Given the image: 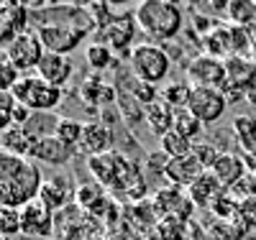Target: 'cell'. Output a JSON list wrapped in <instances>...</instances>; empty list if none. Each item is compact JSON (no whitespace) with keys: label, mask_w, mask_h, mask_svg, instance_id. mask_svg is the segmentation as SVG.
<instances>
[{"label":"cell","mask_w":256,"mask_h":240,"mask_svg":"<svg viewBox=\"0 0 256 240\" xmlns=\"http://www.w3.org/2000/svg\"><path fill=\"white\" fill-rule=\"evenodd\" d=\"M41 169L36 161L8 154L0 148V207H16L38 200L41 189Z\"/></svg>","instance_id":"1"},{"label":"cell","mask_w":256,"mask_h":240,"mask_svg":"<svg viewBox=\"0 0 256 240\" xmlns=\"http://www.w3.org/2000/svg\"><path fill=\"white\" fill-rule=\"evenodd\" d=\"M136 26L152 41H172L184 23L180 5L164 0H141L136 8Z\"/></svg>","instance_id":"2"},{"label":"cell","mask_w":256,"mask_h":240,"mask_svg":"<svg viewBox=\"0 0 256 240\" xmlns=\"http://www.w3.org/2000/svg\"><path fill=\"white\" fill-rule=\"evenodd\" d=\"M128 67H131V72L138 82L159 84L169 77L172 59H169L166 49L156 46V43H138L128 54Z\"/></svg>","instance_id":"3"},{"label":"cell","mask_w":256,"mask_h":240,"mask_svg":"<svg viewBox=\"0 0 256 240\" xmlns=\"http://www.w3.org/2000/svg\"><path fill=\"white\" fill-rule=\"evenodd\" d=\"M16 102L26 105L31 113H49L62 102V90L49 82H44L38 74H20V79L13 87Z\"/></svg>","instance_id":"4"},{"label":"cell","mask_w":256,"mask_h":240,"mask_svg":"<svg viewBox=\"0 0 256 240\" xmlns=\"http://www.w3.org/2000/svg\"><path fill=\"white\" fill-rule=\"evenodd\" d=\"M34 31L38 33V38H41L46 51L64 54V56H70L84 41V36H88L82 28H77L72 23H59V20H36Z\"/></svg>","instance_id":"5"},{"label":"cell","mask_w":256,"mask_h":240,"mask_svg":"<svg viewBox=\"0 0 256 240\" xmlns=\"http://www.w3.org/2000/svg\"><path fill=\"white\" fill-rule=\"evenodd\" d=\"M6 59L13 64V67L20 72V74H28V69H36L41 59H44L46 49H44V43H41L38 33L26 28L24 33H18L8 46L3 49Z\"/></svg>","instance_id":"6"},{"label":"cell","mask_w":256,"mask_h":240,"mask_svg":"<svg viewBox=\"0 0 256 240\" xmlns=\"http://www.w3.org/2000/svg\"><path fill=\"white\" fill-rule=\"evenodd\" d=\"M152 205L159 215V220H164V217H174V220L190 225L192 220V212H195V205H192V200L187 197V189H180V187H159L154 192L152 197Z\"/></svg>","instance_id":"7"},{"label":"cell","mask_w":256,"mask_h":240,"mask_svg":"<svg viewBox=\"0 0 256 240\" xmlns=\"http://www.w3.org/2000/svg\"><path fill=\"white\" fill-rule=\"evenodd\" d=\"M136 28H138V26H136V15H131V13L110 15L102 26H98L95 41H98V43H105L108 49H113V54H116V51H128Z\"/></svg>","instance_id":"8"},{"label":"cell","mask_w":256,"mask_h":240,"mask_svg":"<svg viewBox=\"0 0 256 240\" xmlns=\"http://www.w3.org/2000/svg\"><path fill=\"white\" fill-rule=\"evenodd\" d=\"M228 107V100L216 87H192V95L187 102V110L195 115L202 125L218 123Z\"/></svg>","instance_id":"9"},{"label":"cell","mask_w":256,"mask_h":240,"mask_svg":"<svg viewBox=\"0 0 256 240\" xmlns=\"http://www.w3.org/2000/svg\"><path fill=\"white\" fill-rule=\"evenodd\" d=\"M187 82L192 87H220L226 84V61L216 59V56H208V54H198L187 61Z\"/></svg>","instance_id":"10"},{"label":"cell","mask_w":256,"mask_h":240,"mask_svg":"<svg viewBox=\"0 0 256 240\" xmlns=\"http://www.w3.org/2000/svg\"><path fill=\"white\" fill-rule=\"evenodd\" d=\"M54 228H56V215L41 200H34L20 207V235L44 240L54 233Z\"/></svg>","instance_id":"11"},{"label":"cell","mask_w":256,"mask_h":240,"mask_svg":"<svg viewBox=\"0 0 256 240\" xmlns=\"http://www.w3.org/2000/svg\"><path fill=\"white\" fill-rule=\"evenodd\" d=\"M31 20V13L18 3V0H0V49L26 31V23Z\"/></svg>","instance_id":"12"},{"label":"cell","mask_w":256,"mask_h":240,"mask_svg":"<svg viewBox=\"0 0 256 240\" xmlns=\"http://www.w3.org/2000/svg\"><path fill=\"white\" fill-rule=\"evenodd\" d=\"M72 159H74V148L67 146L64 141H59L54 133L38 138L34 154H31V161L46 164V166H67Z\"/></svg>","instance_id":"13"},{"label":"cell","mask_w":256,"mask_h":240,"mask_svg":"<svg viewBox=\"0 0 256 240\" xmlns=\"http://www.w3.org/2000/svg\"><path fill=\"white\" fill-rule=\"evenodd\" d=\"M74 189L70 184V179L64 177H49L41 182V189H38V200L44 202L52 212H62L64 207H70V202H74Z\"/></svg>","instance_id":"14"},{"label":"cell","mask_w":256,"mask_h":240,"mask_svg":"<svg viewBox=\"0 0 256 240\" xmlns=\"http://www.w3.org/2000/svg\"><path fill=\"white\" fill-rule=\"evenodd\" d=\"M202 171H205L202 164L192 154L180 156V159H169V164H166V184L187 189V187H192L202 177Z\"/></svg>","instance_id":"15"},{"label":"cell","mask_w":256,"mask_h":240,"mask_svg":"<svg viewBox=\"0 0 256 240\" xmlns=\"http://www.w3.org/2000/svg\"><path fill=\"white\" fill-rule=\"evenodd\" d=\"M113 143H116V136L113 130L100 123V120H92V123H84V130H82V141H80V148L90 156H100V154H108L113 151Z\"/></svg>","instance_id":"16"},{"label":"cell","mask_w":256,"mask_h":240,"mask_svg":"<svg viewBox=\"0 0 256 240\" xmlns=\"http://www.w3.org/2000/svg\"><path fill=\"white\" fill-rule=\"evenodd\" d=\"M72 72H74L72 59H70V56H64V54H54V51H46L44 59H41V64L36 67V74L44 79V82L59 87V90L70 82Z\"/></svg>","instance_id":"17"},{"label":"cell","mask_w":256,"mask_h":240,"mask_svg":"<svg viewBox=\"0 0 256 240\" xmlns=\"http://www.w3.org/2000/svg\"><path fill=\"white\" fill-rule=\"evenodd\" d=\"M208 171L216 174V179H218L226 189L236 187V184L246 177V174H248L246 159L238 156V154H230V151H223V154L218 156V161L212 164V169H208Z\"/></svg>","instance_id":"18"},{"label":"cell","mask_w":256,"mask_h":240,"mask_svg":"<svg viewBox=\"0 0 256 240\" xmlns=\"http://www.w3.org/2000/svg\"><path fill=\"white\" fill-rule=\"evenodd\" d=\"M223 192H226V187L216 179V174H212V171H202V177L192 187H187V197L192 200V205H195V207L210 210V205L216 202Z\"/></svg>","instance_id":"19"},{"label":"cell","mask_w":256,"mask_h":240,"mask_svg":"<svg viewBox=\"0 0 256 240\" xmlns=\"http://www.w3.org/2000/svg\"><path fill=\"white\" fill-rule=\"evenodd\" d=\"M144 120H146V128H148V133L162 138L166 136L169 130L174 128V107L172 105H166L162 97L152 105H146L144 107Z\"/></svg>","instance_id":"20"},{"label":"cell","mask_w":256,"mask_h":240,"mask_svg":"<svg viewBox=\"0 0 256 240\" xmlns=\"http://www.w3.org/2000/svg\"><path fill=\"white\" fill-rule=\"evenodd\" d=\"M256 79V64L251 56H228L226 59V84L236 87V90H248Z\"/></svg>","instance_id":"21"},{"label":"cell","mask_w":256,"mask_h":240,"mask_svg":"<svg viewBox=\"0 0 256 240\" xmlns=\"http://www.w3.org/2000/svg\"><path fill=\"white\" fill-rule=\"evenodd\" d=\"M36 143H38V136L34 133V130H28V128H10V130L3 133V146L0 148L8 151V154L31 159Z\"/></svg>","instance_id":"22"},{"label":"cell","mask_w":256,"mask_h":240,"mask_svg":"<svg viewBox=\"0 0 256 240\" xmlns=\"http://www.w3.org/2000/svg\"><path fill=\"white\" fill-rule=\"evenodd\" d=\"M80 97L84 102H92V105H108V102L116 100V90H113V84L102 82L100 77H90V79L82 82Z\"/></svg>","instance_id":"23"},{"label":"cell","mask_w":256,"mask_h":240,"mask_svg":"<svg viewBox=\"0 0 256 240\" xmlns=\"http://www.w3.org/2000/svg\"><path fill=\"white\" fill-rule=\"evenodd\" d=\"M226 13H228L233 26L248 28L254 33V26H256V0H230Z\"/></svg>","instance_id":"24"},{"label":"cell","mask_w":256,"mask_h":240,"mask_svg":"<svg viewBox=\"0 0 256 240\" xmlns=\"http://www.w3.org/2000/svg\"><path fill=\"white\" fill-rule=\"evenodd\" d=\"M187 228L190 225L174 220V217H164L148 230V240H190Z\"/></svg>","instance_id":"25"},{"label":"cell","mask_w":256,"mask_h":240,"mask_svg":"<svg viewBox=\"0 0 256 240\" xmlns=\"http://www.w3.org/2000/svg\"><path fill=\"white\" fill-rule=\"evenodd\" d=\"M192 146H195V143H192L187 136L177 133V130H169L166 136L159 138V151L164 156H169V159H180V156L192 154Z\"/></svg>","instance_id":"26"},{"label":"cell","mask_w":256,"mask_h":240,"mask_svg":"<svg viewBox=\"0 0 256 240\" xmlns=\"http://www.w3.org/2000/svg\"><path fill=\"white\" fill-rule=\"evenodd\" d=\"M82 130H84V123H80V120H74V118H56L52 133H54L59 141H64L67 146L77 148L80 141H82Z\"/></svg>","instance_id":"27"},{"label":"cell","mask_w":256,"mask_h":240,"mask_svg":"<svg viewBox=\"0 0 256 240\" xmlns=\"http://www.w3.org/2000/svg\"><path fill=\"white\" fill-rule=\"evenodd\" d=\"M202 128H205V125H202L195 115H192L187 107H177V110H174V128H172V130L187 136L190 141H195V138L202 136Z\"/></svg>","instance_id":"28"},{"label":"cell","mask_w":256,"mask_h":240,"mask_svg":"<svg viewBox=\"0 0 256 240\" xmlns=\"http://www.w3.org/2000/svg\"><path fill=\"white\" fill-rule=\"evenodd\" d=\"M84 61L90 64V69L102 72V69H108L110 64H113V49H108L105 43L92 41V43L84 46Z\"/></svg>","instance_id":"29"},{"label":"cell","mask_w":256,"mask_h":240,"mask_svg":"<svg viewBox=\"0 0 256 240\" xmlns=\"http://www.w3.org/2000/svg\"><path fill=\"white\" fill-rule=\"evenodd\" d=\"M105 197V187H100L98 182H88V184H80L74 189V205L80 210L88 212L90 207H95L100 200Z\"/></svg>","instance_id":"30"},{"label":"cell","mask_w":256,"mask_h":240,"mask_svg":"<svg viewBox=\"0 0 256 240\" xmlns=\"http://www.w3.org/2000/svg\"><path fill=\"white\" fill-rule=\"evenodd\" d=\"M190 95H192V84L190 82H169V84H164V90H162V100L166 105H172L174 110L177 107H187Z\"/></svg>","instance_id":"31"},{"label":"cell","mask_w":256,"mask_h":240,"mask_svg":"<svg viewBox=\"0 0 256 240\" xmlns=\"http://www.w3.org/2000/svg\"><path fill=\"white\" fill-rule=\"evenodd\" d=\"M210 212L216 215L220 223H230L233 217L238 215V200H236V197H233V194L226 189V192L220 194V197L210 205Z\"/></svg>","instance_id":"32"},{"label":"cell","mask_w":256,"mask_h":240,"mask_svg":"<svg viewBox=\"0 0 256 240\" xmlns=\"http://www.w3.org/2000/svg\"><path fill=\"white\" fill-rule=\"evenodd\" d=\"M220 154H223V151H218V146H216V143H210V141H198L195 146H192V156H195V159L202 164L205 171L212 169V164L218 161Z\"/></svg>","instance_id":"33"},{"label":"cell","mask_w":256,"mask_h":240,"mask_svg":"<svg viewBox=\"0 0 256 240\" xmlns=\"http://www.w3.org/2000/svg\"><path fill=\"white\" fill-rule=\"evenodd\" d=\"M0 233L16 238L20 233V210L16 207H0Z\"/></svg>","instance_id":"34"},{"label":"cell","mask_w":256,"mask_h":240,"mask_svg":"<svg viewBox=\"0 0 256 240\" xmlns=\"http://www.w3.org/2000/svg\"><path fill=\"white\" fill-rule=\"evenodd\" d=\"M233 136H236L238 143L256 138V118H251V115H236V118H233Z\"/></svg>","instance_id":"35"},{"label":"cell","mask_w":256,"mask_h":240,"mask_svg":"<svg viewBox=\"0 0 256 240\" xmlns=\"http://www.w3.org/2000/svg\"><path fill=\"white\" fill-rule=\"evenodd\" d=\"M18 79H20V72L6 59V54L0 51V92H10Z\"/></svg>","instance_id":"36"},{"label":"cell","mask_w":256,"mask_h":240,"mask_svg":"<svg viewBox=\"0 0 256 240\" xmlns=\"http://www.w3.org/2000/svg\"><path fill=\"white\" fill-rule=\"evenodd\" d=\"M16 97L13 92H0V133L13 128V110H16Z\"/></svg>","instance_id":"37"},{"label":"cell","mask_w":256,"mask_h":240,"mask_svg":"<svg viewBox=\"0 0 256 240\" xmlns=\"http://www.w3.org/2000/svg\"><path fill=\"white\" fill-rule=\"evenodd\" d=\"M131 97H134L141 107H146V105H152V102L159 100L156 87H154V84H146V82H138V79L131 84Z\"/></svg>","instance_id":"38"},{"label":"cell","mask_w":256,"mask_h":240,"mask_svg":"<svg viewBox=\"0 0 256 240\" xmlns=\"http://www.w3.org/2000/svg\"><path fill=\"white\" fill-rule=\"evenodd\" d=\"M228 192H230L238 202H241V200H251V197H256V174H254V171H248L246 177H244L236 187H230Z\"/></svg>","instance_id":"39"},{"label":"cell","mask_w":256,"mask_h":240,"mask_svg":"<svg viewBox=\"0 0 256 240\" xmlns=\"http://www.w3.org/2000/svg\"><path fill=\"white\" fill-rule=\"evenodd\" d=\"M238 220L254 233L256 230V197H251V200H241L238 202Z\"/></svg>","instance_id":"40"},{"label":"cell","mask_w":256,"mask_h":240,"mask_svg":"<svg viewBox=\"0 0 256 240\" xmlns=\"http://www.w3.org/2000/svg\"><path fill=\"white\" fill-rule=\"evenodd\" d=\"M20 5H24L28 13H36V10H44V5H46V0H18Z\"/></svg>","instance_id":"41"},{"label":"cell","mask_w":256,"mask_h":240,"mask_svg":"<svg viewBox=\"0 0 256 240\" xmlns=\"http://www.w3.org/2000/svg\"><path fill=\"white\" fill-rule=\"evenodd\" d=\"M95 3H100V0H70V5H74V8H82V10H90Z\"/></svg>","instance_id":"42"},{"label":"cell","mask_w":256,"mask_h":240,"mask_svg":"<svg viewBox=\"0 0 256 240\" xmlns=\"http://www.w3.org/2000/svg\"><path fill=\"white\" fill-rule=\"evenodd\" d=\"M246 102H248L251 107H256V79H254V84L246 90Z\"/></svg>","instance_id":"43"},{"label":"cell","mask_w":256,"mask_h":240,"mask_svg":"<svg viewBox=\"0 0 256 240\" xmlns=\"http://www.w3.org/2000/svg\"><path fill=\"white\" fill-rule=\"evenodd\" d=\"M105 5H110V8H123V5H128V3H134V0H102Z\"/></svg>","instance_id":"44"},{"label":"cell","mask_w":256,"mask_h":240,"mask_svg":"<svg viewBox=\"0 0 256 240\" xmlns=\"http://www.w3.org/2000/svg\"><path fill=\"white\" fill-rule=\"evenodd\" d=\"M251 61L256 64V41H254V46H251Z\"/></svg>","instance_id":"45"},{"label":"cell","mask_w":256,"mask_h":240,"mask_svg":"<svg viewBox=\"0 0 256 240\" xmlns=\"http://www.w3.org/2000/svg\"><path fill=\"white\" fill-rule=\"evenodd\" d=\"M187 3H190V5H198V3H202V0H187Z\"/></svg>","instance_id":"46"},{"label":"cell","mask_w":256,"mask_h":240,"mask_svg":"<svg viewBox=\"0 0 256 240\" xmlns=\"http://www.w3.org/2000/svg\"><path fill=\"white\" fill-rule=\"evenodd\" d=\"M246 240H256V230H254V233H251V235H248Z\"/></svg>","instance_id":"47"},{"label":"cell","mask_w":256,"mask_h":240,"mask_svg":"<svg viewBox=\"0 0 256 240\" xmlns=\"http://www.w3.org/2000/svg\"><path fill=\"white\" fill-rule=\"evenodd\" d=\"M0 240H13V238H8V235H3V233H0Z\"/></svg>","instance_id":"48"},{"label":"cell","mask_w":256,"mask_h":240,"mask_svg":"<svg viewBox=\"0 0 256 240\" xmlns=\"http://www.w3.org/2000/svg\"><path fill=\"white\" fill-rule=\"evenodd\" d=\"M0 146H3V133H0Z\"/></svg>","instance_id":"49"}]
</instances>
